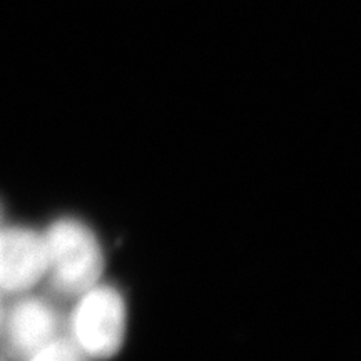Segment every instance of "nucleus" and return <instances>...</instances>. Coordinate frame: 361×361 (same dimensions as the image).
<instances>
[{"instance_id":"1","label":"nucleus","mask_w":361,"mask_h":361,"mask_svg":"<svg viewBox=\"0 0 361 361\" xmlns=\"http://www.w3.org/2000/svg\"><path fill=\"white\" fill-rule=\"evenodd\" d=\"M49 291L75 300L102 279L104 250L96 231L78 218H59L42 233Z\"/></svg>"},{"instance_id":"2","label":"nucleus","mask_w":361,"mask_h":361,"mask_svg":"<svg viewBox=\"0 0 361 361\" xmlns=\"http://www.w3.org/2000/svg\"><path fill=\"white\" fill-rule=\"evenodd\" d=\"M128 333V305L123 293L99 281L75 298L64 319V336L87 361L114 358Z\"/></svg>"},{"instance_id":"7","label":"nucleus","mask_w":361,"mask_h":361,"mask_svg":"<svg viewBox=\"0 0 361 361\" xmlns=\"http://www.w3.org/2000/svg\"><path fill=\"white\" fill-rule=\"evenodd\" d=\"M2 218H4V209H2V204H0V224H2Z\"/></svg>"},{"instance_id":"5","label":"nucleus","mask_w":361,"mask_h":361,"mask_svg":"<svg viewBox=\"0 0 361 361\" xmlns=\"http://www.w3.org/2000/svg\"><path fill=\"white\" fill-rule=\"evenodd\" d=\"M25 361H87L85 356L62 335Z\"/></svg>"},{"instance_id":"3","label":"nucleus","mask_w":361,"mask_h":361,"mask_svg":"<svg viewBox=\"0 0 361 361\" xmlns=\"http://www.w3.org/2000/svg\"><path fill=\"white\" fill-rule=\"evenodd\" d=\"M62 335L64 318L47 298L24 293L4 308L0 343L8 361H25Z\"/></svg>"},{"instance_id":"6","label":"nucleus","mask_w":361,"mask_h":361,"mask_svg":"<svg viewBox=\"0 0 361 361\" xmlns=\"http://www.w3.org/2000/svg\"><path fill=\"white\" fill-rule=\"evenodd\" d=\"M2 316H4V306H2V301H0V324H2Z\"/></svg>"},{"instance_id":"4","label":"nucleus","mask_w":361,"mask_h":361,"mask_svg":"<svg viewBox=\"0 0 361 361\" xmlns=\"http://www.w3.org/2000/svg\"><path fill=\"white\" fill-rule=\"evenodd\" d=\"M44 276V234L27 226L0 224V295H24Z\"/></svg>"},{"instance_id":"8","label":"nucleus","mask_w":361,"mask_h":361,"mask_svg":"<svg viewBox=\"0 0 361 361\" xmlns=\"http://www.w3.org/2000/svg\"><path fill=\"white\" fill-rule=\"evenodd\" d=\"M0 361H8V360L4 355H0Z\"/></svg>"}]
</instances>
